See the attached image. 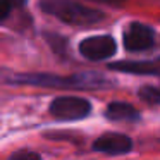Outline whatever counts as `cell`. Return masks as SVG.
I'll list each match as a JSON object with an SVG mask.
<instances>
[{
    "label": "cell",
    "mask_w": 160,
    "mask_h": 160,
    "mask_svg": "<svg viewBox=\"0 0 160 160\" xmlns=\"http://www.w3.org/2000/svg\"><path fill=\"white\" fill-rule=\"evenodd\" d=\"M5 81L11 84H29L55 90H103L112 86V81L102 72H83L72 76H57L48 72H19L5 76Z\"/></svg>",
    "instance_id": "cell-1"
},
{
    "label": "cell",
    "mask_w": 160,
    "mask_h": 160,
    "mask_svg": "<svg viewBox=\"0 0 160 160\" xmlns=\"http://www.w3.org/2000/svg\"><path fill=\"white\" fill-rule=\"evenodd\" d=\"M38 9L47 16L59 19L64 24L76 28L95 26L107 19V14L103 11L93 9L76 0H38Z\"/></svg>",
    "instance_id": "cell-2"
},
{
    "label": "cell",
    "mask_w": 160,
    "mask_h": 160,
    "mask_svg": "<svg viewBox=\"0 0 160 160\" xmlns=\"http://www.w3.org/2000/svg\"><path fill=\"white\" fill-rule=\"evenodd\" d=\"M122 45L129 53H143L157 45V33L145 22L132 21L122 29Z\"/></svg>",
    "instance_id": "cell-3"
},
{
    "label": "cell",
    "mask_w": 160,
    "mask_h": 160,
    "mask_svg": "<svg viewBox=\"0 0 160 160\" xmlns=\"http://www.w3.org/2000/svg\"><path fill=\"white\" fill-rule=\"evenodd\" d=\"M48 114L57 121H81L91 114V102L83 97H55L48 105Z\"/></svg>",
    "instance_id": "cell-4"
},
{
    "label": "cell",
    "mask_w": 160,
    "mask_h": 160,
    "mask_svg": "<svg viewBox=\"0 0 160 160\" xmlns=\"http://www.w3.org/2000/svg\"><path fill=\"white\" fill-rule=\"evenodd\" d=\"M78 52L86 60L102 62V60H108L110 57L115 55V52H117V42L110 35L86 36V38H83L79 42Z\"/></svg>",
    "instance_id": "cell-5"
},
{
    "label": "cell",
    "mask_w": 160,
    "mask_h": 160,
    "mask_svg": "<svg viewBox=\"0 0 160 160\" xmlns=\"http://www.w3.org/2000/svg\"><path fill=\"white\" fill-rule=\"evenodd\" d=\"M91 150L103 155H126L132 150V139L124 132H103L91 143Z\"/></svg>",
    "instance_id": "cell-6"
},
{
    "label": "cell",
    "mask_w": 160,
    "mask_h": 160,
    "mask_svg": "<svg viewBox=\"0 0 160 160\" xmlns=\"http://www.w3.org/2000/svg\"><path fill=\"white\" fill-rule=\"evenodd\" d=\"M107 69L134 76H160V59L157 60H117L110 62Z\"/></svg>",
    "instance_id": "cell-7"
},
{
    "label": "cell",
    "mask_w": 160,
    "mask_h": 160,
    "mask_svg": "<svg viewBox=\"0 0 160 160\" xmlns=\"http://www.w3.org/2000/svg\"><path fill=\"white\" fill-rule=\"evenodd\" d=\"M103 115L112 122H138L141 119L136 107H132L128 102H110Z\"/></svg>",
    "instance_id": "cell-8"
},
{
    "label": "cell",
    "mask_w": 160,
    "mask_h": 160,
    "mask_svg": "<svg viewBox=\"0 0 160 160\" xmlns=\"http://www.w3.org/2000/svg\"><path fill=\"white\" fill-rule=\"evenodd\" d=\"M138 98L148 105H160V84H143L138 88Z\"/></svg>",
    "instance_id": "cell-9"
},
{
    "label": "cell",
    "mask_w": 160,
    "mask_h": 160,
    "mask_svg": "<svg viewBox=\"0 0 160 160\" xmlns=\"http://www.w3.org/2000/svg\"><path fill=\"white\" fill-rule=\"evenodd\" d=\"M43 38L48 43V47L52 48L53 53H57V55H66L67 53V45H69V42H67L66 36H60V35H57V33H43Z\"/></svg>",
    "instance_id": "cell-10"
},
{
    "label": "cell",
    "mask_w": 160,
    "mask_h": 160,
    "mask_svg": "<svg viewBox=\"0 0 160 160\" xmlns=\"http://www.w3.org/2000/svg\"><path fill=\"white\" fill-rule=\"evenodd\" d=\"M28 4V0H0V22L4 24L14 14V11L22 9Z\"/></svg>",
    "instance_id": "cell-11"
},
{
    "label": "cell",
    "mask_w": 160,
    "mask_h": 160,
    "mask_svg": "<svg viewBox=\"0 0 160 160\" xmlns=\"http://www.w3.org/2000/svg\"><path fill=\"white\" fill-rule=\"evenodd\" d=\"M7 160H42V155L33 150H18Z\"/></svg>",
    "instance_id": "cell-12"
},
{
    "label": "cell",
    "mask_w": 160,
    "mask_h": 160,
    "mask_svg": "<svg viewBox=\"0 0 160 160\" xmlns=\"http://www.w3.org/2000/svg\"><path fill=\"white\" fill-rule=\"evenodd\" d=\"M91 2H98V4H107L112 7H122L126 0H91Z\"/></svg>",
    "instance_id": "cell-13"
}]
</instances>
